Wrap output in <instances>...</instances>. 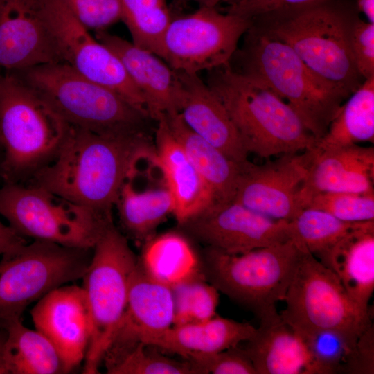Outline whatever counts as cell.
<instances>
[{"label": "cell", "instance_id": "obj_4", "mask_svg": "<svg viewBox=\"0 0 374 374\" xmlns=\"http://www.w3.org/2000/svg\"><path fill=\"white\" fill-rule=\"evenodd\" d=\"M354 17L327 0L262 15L252 22L289 46L312 71L349 97L363 82L350 47Z\"/></svg>", "mask_w": 374, "mask_h": 374}, {"label": "cell", "instance_id": "obj_43", "mask_svg": "<svg viewBox=\"0 0 374 374\" xmlns=\"http://www.w3.org/2000/svg\"><path fill=\"white\" fill-rule=\"evenodd\" d=\"M358 10L363 13L368 21L374 24V0H356Z\"/></svg>", "mask_w": 374, "mask_h": 374}, {"label": "cell", "instance_id": "obj_36", "mask_svg": "<svg viewBox=\"0 0 374 374\" xmlns=\"http://www.w3.org/2000/svg\"><path fill=\"white\" fill-rule=\"evenodd\" d=\"M301 337L324 374L341 373L355 344L346 335L334 330H319Z\"/></svg>", "mask_w": 374, "mask_h": 374}, {"label": "cell", "instance_id": "obj_42", "mask_svg": "<svg viewBox=\"0 0 374 374\" xmlns=\"http://www.w3.org/2000/svg\"><path fill=\"white\" fill-rule=\"evenodd\" d=\"M26 243L24 237L0 220V256Z\"/></svg>", "mask_w": 374, "mask_h": 374}, {"label": "cell", "instance_id": "obj_45", "mask_svg": "<svg viewBox=\"0 0 374 374\" xmlns=\"http://www.w3.org/2000/svg\"><path fill=\"white\" fill-rule=\"evenodd\" d=\"M199 3L200 6H209L218 8L221 5H225L229 7L240 0H194Z\"/></svg>", "mask_w": 374, "mask_h": 374}, {"label": "cell", "instance_id": "obj_21", "mask_svg": "<svg viewBox=\"0 0 374 374\" xmlns=\"http://www.w3.org/2000/svg\"><path fill=\"white\" fill-rule=\"evenodd\" d=\"M96 38L114 52L144 97L151 119L179 112V84L175 70L154 53L105 30Z\"/></svg>", "mask_w": 374, "mask_h": 374}, {"label": "cell", "instance_id": "obj_8", "mask_svg": "<svg viewBox=\"0 0 374 374\" xmlns=\"http://www.w3.org/2000/svg\"><path fill=\"white\" fill-rule=\"evenodd\" d=\"M0 214L23 237L64 247L93 249L112 217L96 213L46 188L4 183Z\"/></svg>", "mask_w": 374, "mask_h": 374}, {"label": "cell", "instance_id": "obj_9", "mask_svg": "<svg viewBox=\"0 0 374 374\" xmlns=\"http://www.w3.org/2000/svg\"><path fill=\"white\" fill-rule=\"evenodd\" d=\"M82 276L87 296L91 337L83 373H98L109 342L125 313L130 280L138 263L128 242L112 224L93 248Z\"/></svg>", "mask_w": 374, "mask_h": 374}, {"label": "cell", "instance_id": "obj_27", "mask_svg": "<svg viewBox=\"0 0 374 374\" xmlns=\"http://www.w3.org/2000/svg\"><path fill=\"white\" fill-rule=\"evenodd\" d=\"M114 206L124 231L141 244L154 236L157 226L173 214L175 208L172 196L166 184L157 188L141 189L127 176L120 186Z\"/></svg>", "mask_w": 374, "mask_h": 374}, {"label": "cell", "instance_id": "obj_10", "mask_svg": "<svg viewBox=\"0 0 374 374\" xmlns=\"http://www.w3.org/2000/svg\"><path fill=\"white\" fill-rule=\"evenodd\" d=\"M283 301L280 317L301 336L334 330L356 343L373 324L370 310L362 308L336 274L306 251L301 252Z\"/></svg>", "mask_w": 374, "mask_h": 374}, {"label": "cell", "instance_id": "obj_1", "mask_svg": "<svg viewBox=\"0 0 374 374\" xmlns=\"http://www.w3.org/2000/svg\"><path fill=\"white\" fill-rule=\"evenodd\" d=\"M154 146L146 132L109 136L70 125L57 154L32 175L31 185L112 216L133 161Z\"/></svg>", "mask_w": 374, "mask_h": 374}, {"label": "cell", "instance_id": "obj_17", "mask_svg": "<svg viewBox=\"0 0 374 374\" xmlns=\"http://www.w3.org/2000/svg\"><path fill=\"white\" fill-rule=\"evenodd\" d=\"M35 329L53 344L64 373L84 360L91 337V320L85 292L76 285H62L37 301L30 311Z\"/></svg>", "mask_w": 374, "mask_h": 374}, {"label": "cell", "instance_id": "obj_35", "mask_svg": "<svg viewBox=\"0 0 374 374\" xmlns=\"http://www.w3.org/2000/svg\"><path fill=\"white\" fill-rule=\"evenodd\" d=\"M305 208L323 211L346 222L374 220V194L319 193L310 198Z\"/></svg>", "mask_w": 374, "mask_h": 374}, {"label": "cell", "instance_id": "obj_22", "mask_svg": "<svg viewBox=\"0 0 374 374\" xmlns=\"http://www.w3.org/2000/svg\"><path fill=\"white\" fill-rule=\"evenodd\" d=\"M155 130L157 166L174 200L177 223L213 204L211 190L162 117Z\"/></svg>", "mask_w": 374, "mask_h": 374}, {"label": "cell", "instance_id": "obj_37", "mask_svg": "<svg viewBox=\"0 0 374 374\" xmlns=\"http://www.w3.org/2000/svg\"><path fill=\"white\" fill-rule=\"evenodd\" d=\"M187 361L191 364L195 374H257L247 352L239 345Z\"/></svg>", "mask_w": 374, "mask_h": 374}, {"label": "cell", "instance_id": "obj_26", "mask_svg": "<svg viewBox=\"0 0 374 374\" xmlns=\"http://www.w3.org/2000/svg\"><path fill=\"white\" fill-rule=\"evenodd\" d=\"M163 117L172 134L211 190L214 204L232 202L237 190L240 163L231 160L194 132L179 112Z\"/></svg>", "mask_w": 374, "mask_h": 374}, {"label": "cell", "instance_id": "obj_34", "mask_svg": "<svg viewBox=\"0 0 374 374\" xmlns=\"http://www.w3.org/2000/svg\"><path fill=\"white\" fill-rule=\"evenodd\" d=\"M138 343L105 366L109 374H195L191 364L178 361Z\"/></svg>", "mask_w": 374, "mask_h": 374}, {"label": "cell", "instance_id": "obj_14", "mask_svg": "<svg viewBox=\"0 0 374 374\" xmlns=\"http://www.w3.org/2000/svg\"><path fill=\"white\" fill-rule=\"evenodd\" d=\"M177 224L188 236L229 254L290 240L289 221L270 218L233 201L213 204Z\"/></svg>", "mask_w": 374, "mask_h": 374}, {"label": "cell", "instance_id": "obj_24", "mask_svg": "<svg viewBox=\"0 0 374 374\" xmlns=\"http://www.w3.org/2000/svg\"><path fill=\"white\" fill-rule=\"evenodd\" d=\"M364 310L374 291V220L357 222L320 261Z\"/></svg>", "mask_w": 374, "mask_h": 374}, {"label": "cell", "instance_id": "obj_19", "mask_svg": "<svg viewBox=\"0 0 374 374\" xmlns=\"http://www.w3.org/2000/svg\"><path fill=\"white\" fill-rule=\"evenodd\" d=\"M309 151L308 173L300 193L303 209L310 198L319 193L374 194L373 147L316 144Z\"/></svg>", "mask_w": 374, "mask_h": 374}, {"label": "cell", "instance_id": "obj_13", "mask_svg": "<svg viewBox=\"0 0 374 374\" xmlns=\"http://www.w3.org/2000/svg\"><path fill=\"white\" fill-rule=\"evenodd\" d=\"M44 12L61 62L117 93L149 116L144 97L130 80L121 60L91 36L73 15L65 1L46 0Z\"/></svg>", "mask_w": 374, "mask_h": 374}, {"label": "cell", "instance_id": "obj_40", "mask_svg": "<svg viewBox=\"0 0 374 374\" xmlns=\"http://www.w3.org/2000/svg\"><path fill=\"white\" fill-rule=\"evenodd\" d=\"M327 0H240L226 7L227 12L249 19L269 13L297 9Z\"/></svg>", "mask_w": 374, "mask_h": 374}, {"label": "cell", "instance_id": "obj_20", "mask_svg": "<svg viewBox=\"0 0 374 374\" xmlns=\"http://www.w3.org/2000/svg\"><path fill=\"white\" fill-rule=\"evenodd\" d=\"M176 72L179 112L186 125L231 160L238 163L247 160L249 152L217 96L198 74Z\"/></svg>", "mask_w": 374, "mask_h": 374}, {"label": "cell", "instance_id": "obj_25", "mask_svg": "<svg viewBox=\"0 0 374 374\" xmlns=\"http://www.w3.org/2000/svg\"><path fill=\"white\" fill-rule=\"evenodd\" d=\"M256 328L215 315L197 323L172 326L147 344L189 360L216 353L249 340Z\"/></svg>", "mask_w": 374, "mask_h": 374}, {"label": "cell", "instance_id": "obj_11", "mask_svg": "<svg viewBox=\"0 0 374 374\" xmlns=\"http://www.w3.org/2000/svg\"><path fill=\"white\" fill-rule=\"evenodd\" d=\"M34 240L2 255L0 326L21 318L24 310L52 290L82 278L90 251Z\"/></svg>", "mask_w": 374, "mask_h": 374}, {"label": "cell", "instance_id": "obj_16", "mask_svg": "<svg viewBox=\"0 0 374 374\" xmlns=\"http://www.w3.org/2000/svg\"><path fill=\"white\" fill-rule=\"evenodd\" d=\"M46 0H0V70L62 62L45 16Z\"/></svg>", "mask_w": 374, "mask_h": 374}, {"label": "cell", "instance_id": "obj_39", "mask_svg": "<svg viewBox=\"0 0 374 374\" xmlns=\"http://www.w3.org/2000/svg\"><path fill=\"white\" fill-rule=\"evenodd\" d=\"M350 47L356 69L364 80L374 77V24L354 17Z\"/></svg>", "mask_w": 374, "mask_h": 374}, {"label": "cell", "instance_id": "obj_46", "mask_svg": "<svg viewBox=\"0 0 374 374\" xmlns=\"http://www.w3.org/2000/svg\"><path fill=\"white\" fill-rule=\"evenodd\" d=\"M3 151L0 143V177H1V165L3 162Z\"/></svg>", "mask_w": 374, "mask_h": 374}, {"label": "cell", "instance_id": "obj_5", "mask_svg": "<svg viewBox=\"0 0 374 374\" xmlns=\"http://www.w3.org/2000/svg\"><path fill=\"white\" fill-rule=\"evenodd\" d=\"M69 127L18 72L0 70V143L4 183H19L51 161Z\"/></svg>", "mask_w": 374, "mask_h": 374}, {"label": "cell", "instance_id": "obj_38", "mask_svg": "<svg viewBox=\"0 0 374 374\" xmlns=\"http://www.w3.org/2000/svg\"><path fill=\"white\" fill-rule=\"evenodd\" d=\"M64 1L75 19L89 30H105L121 20L120 0Z\"/></svg>", "mask_w": 374, "mask_h": 374}, {"label": "cell", "instance_id": "obj_7", "mask_svg": "<svg viewBox=\"0 0 374 374\" xmlns=\"http://www.w3.org/2000/svg\"><path fill=\"white\" fill-rule=\"evenodd\" d=\"M301 251L290 240L241 254L207 247L202 267L206 279L260 318L277 316Z\"/></svg>", "mask_w": 374, "mask_h": 374}, {"label": "cell", "instance_id": "obj_44", "mask_svg": "<svg viewBox=\"0 0 374 374\" xmlns=\"http://www.w3.org/2000/svg\"><path fill=\"white\" fill-rule=\"evenodd\" d=\"M7 340V331L0 326V374H8L4 361V350Z\"/></svg>", "mask_w": 374, "mask_h": 374}, {"label": "cell", "instance_id": "obj_3", "mask_svg": "<svg viewBox=\"0 0 374 374\" xmlns=\"http://www.w3.org/2000/svg\"><path fill=\"white\" fill-rule=\"evenodd\" d=\"M206 83L224 106L249 153L268 159L316 145L293 109L256 80L228 64L208 71Z\"/></svg>", "mask_w": 374, "mask_h": 374}, {"label": "cell", "instance_id": "obj_18", "mask_svg": "<svg viewBox=\"0 0 374 374\" xmlns=\"http://www.w3.org/2000/svg\"><path fill=\"white\" fill-rule=\"evenodd\" d=\"M172 288L148 274L139 262L132 276L125 313L103 361L109 362L138 343L147 344L173 325Z\"/></svg>", "mask_w": 374, "mask_h": 374}, {"label": "cell", "instance_id": "obj_30", "mask_svg": "<svg viewBox=\"0 0 374 374\" xmlns=\"http://www.w3.org/2000/svg\"><path fill=\"white\" fill-rule=\"evenodd\" d=\"M368 141H374V77L364 80L345 100L317 145L344 146Z\"/></svg>", "mask_w": 374, "mask_h": 374}, {"label": "cell", "instance_id": "obj_32", "mask_svg": "<svg viewBox=\"0 0 374 374\" xmlns=\"http://www.w3.org/2000/svg\"><path fill=\"white\" fill-rule=\"evenodd\" d=\"M120 3L121 21L130 33L132 42L159 56L163 35L174 17L167 0H120Z\"/></svg>", "mask_w": 374, "mask_h": 374}, {"label": "cell", "instance_id": "obj_23", "mask_svg": "<svg viewBox=\"0 0 374 374\" xmlns=\"http://www.w3.org/2000/svg\"><path fill=\"white\" fill-rule=\"evenodd\" d=\"M243 347L257 374H324L303 337L280 317L261 319Z\"/></svg>", "mask_w": 374, "mask_h": 374}, {"label": "cell", "instance_id": "obj_6", "mask_svg": "<svg viewBox=\"0 0 374 374\" xmlns=\"http://www.w3.org/2000/svg\"><path fill=\"white\" fill-rule=\"evenodd\" d=\"M71 126L109 136L145 131L148 116L64 62L17 71Z\"/></svg>", "mask_w": 374, "mask_h": 374}, {"label": "cell", "instance_id": "obj_12", "mask_svg": "<svg viewBox=\"0 0 374 374\" xmlns=\"http://www.w3.org/2000/svg\"><path fill=\"white\" fill-rule=\"evenodd\" d=\"M251 24V19L217 8L200 6L173 17L159 56L174 70L188 73L228 65Z\"/></svg>", "mask_w": 374, "mask_h": 374}, {"label": "cell", "instance_id": "obj_28", "mask_svg": "<svg viewBox=\"0 0 374 374\" xmlns=\"http://www.w3.org/2000/svg\"><path fill=\"white\" fill-rule=\"evenodd\" d=\"M143 245L140 264L152 277L170 287L205 278L202 263L184 235L166 233L154 236Z\"/></svg>", "mask_w": 374, "mask_h": 374}, {"label": "cell", "instance_id": "obj_41", "mask_svg": "<svg viewBox=\"0 0 374 374\" xmlns=\"http://www.w3.org/2000/svg\"><path fill=\"white\" fill-rule=\"evenodd\" d=\"M341 373H374V328L371 324L358 337Z\"/></svg>", "mask_w": 374, "mask_h": 374}, {"label": "cell", "instance_id": "obj_31", "mask_svg": "<svg viewBox=\"0 0 374 374\" xmlns=\"http://www.w3.org/2000/svg\"><path fill=\"white\" fill-rule=\"evenodd\" d=\"M357 222H346L321 210L305 208L289 221L290 236L302 251L321 261Z\"/></svg>", "mask_w": 374, "mask_h": 374}, {"label": "cell", "instance_id": "obj_33", "mask_svg": "<svg viewBox=\"0 0 374 374\" xmlns=\"http://www.w3.org/2000/svg\"><path fill=\"white\" fill-rule=\"evenodd\" d=\"M174 299L172 326L197 323L216 315L218 290L205 278H196L172 287Z\"/></svg>", "mask_w": 374, "mask_h": 374}, {"label": "cell", "instance_id": "obj_2", "mask_svg": "<svg viewBox=\"0 0 374 374\" xmlns=\"http://www.w3.org/2000/svg\"><path fill=\"white\" fill-rule=\"evenodd\" d=\"M229 66L256 80L287 103L319 141L348 98L319 77L285 43L253 22Z\"/></svg>", "mask_w": 374, "mask_h": 374}, {"label": "cell", "instance_id": "obj_29", "mask_svg": "<svg viewBox=\"0 0 374 374\" xmlns=\"http://www.w3.org/2000/svg\"><path fill=\"white\" fill-rule=\"evenodd\" d=\"M4 361L8 374L64 373L61 358L51 341L37 330L28 328L21 318L6 321Z\"/></svg>", "mask_w": 374, "mask_h": 374}, {"label": "cell", "instance_id": "obj_15", "mask_svg": "<svg viewBox=\"0 0 374 374\" xmlns=\"http://www.w3.org/2000/svg\"><path fill=\"white\" fill-rule=\"evenodd\" d=\"M309 150L256 164L240 163L233 202L275 220L290 221L303 209L300 193L308 173Z\"/></svg>", "mask_w": 374, "mask_h": 374}]
</instances>
